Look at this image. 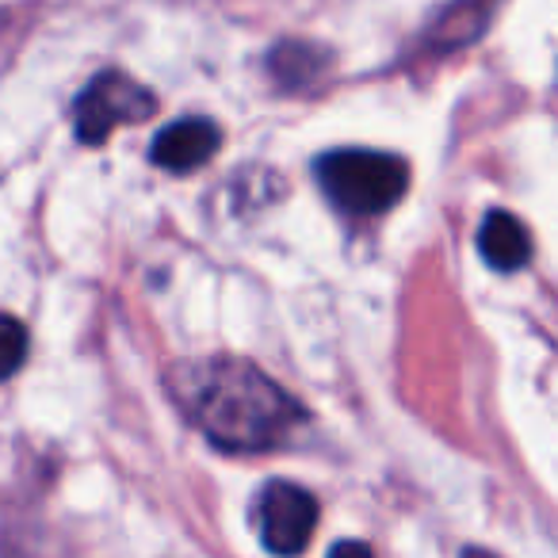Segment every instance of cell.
I'll return each mask as SVG.
<instances>
[{"label": "cell", "instance_id": "cell-1", "mask_svg": "<svg viewBox=\"0 0 558 558\" xmlns=\"http://www.w3.org/2000/svg\"><path fill=\"white\" fill-rule=\"evenodd\" d=\"M169 390L207 440L226 451H268L295 436L303 410L260 367L233 356L180 360Z\"/></svg>", "mask_w": 558, "mask_h": 558}, {"label": "cell", "instance_id": "cell-2", "mask_svg": "<svg viewBox=\"0 0 558 558\" xmlns=\"http://www.w3.org/2000/svg\"><path fill=\"white\" fill-rule=\"evenodd\" d=\"M314 177L326 199L349 215H383L410 187V169L402 157L379 149H333L318 157Z\"/></svg>", "mask_w": 558, "mask_h": 558}, {"label": "cell", "instance_id": "cell-3", "mask_svg": "<svg viewBox=\"0 0 558 558\" xmlns=\"http://www.w3.org/2000/svg\"><path fill=\"white\" fill-rule=\"evenodd\" d=\"M157 111V96L146 85L119 70H104L81 88L73 104V126L85 146H100L111 138V131L123 123H146Z\"/></svg>", "mask_w": 558, "mask_h": 558}, {"label": "cell", "instance_id": "cell-4", "mask_svg": "<svg viewBox=\"0 0 558 558\" xmlns=\"http://www.w3.org/2000/svg\"><path fill=\"white\" fill-rule=\"evenodd\" d=\"M256 527L276 555H299L318 527V501L295 482H268L256 497Z\"/></svg>", "mask_w": 558, "mask_h": 558}, {"label": "cell", "instance_id": "cell-5", "mask_svg": "<svg viewBox=\"0 0 558 558\" xmlns=\"http://www.w3.org/2000/svg\"><path fill=\"white\" fill-rule=\"evenodd\" d=\"M222 146V131L215 119H177L149 146V161L165 172H195Z\"/></svg>", "mask_w": 558, "mask_h": 558}, {"label": "cell", "instance_id": "cell-6", "mask_svg": "<svg viewBox=\"0 0 558 558\" xmlns=\"http://www.w3.org/2000/svg\"><path fill=\"white\" fill-rule=\"evenodd\" d=\"M478 253L489 268L497 271H520L532 260V238L509 210H489L486 222L478 226Z\"/></svg>", "mask_w": 558, "mask_h": 558}, {"label": "cell", "instance_id": "cell-7", "mask_svg": "<svg viewBox=\"0 0 558 558\" xmlns=\"http://www.w3.org/2000/svg\"><path fill=\"white\" fill-rule=\"evenodd\" d=\"M322 50L318 47H306V43H283V47L271 54V77L279 81V85L288 88H303L306 81L318 77V65H322Z\"/></svg>", "mask_w": 558, "mask_h": 558}, {"label": "cell", "instance_id": "cell-8", "mask_svg": "<svg viewBox=\"0 0 558 558\" xmlns=\"http://www.w3.org/2000/svg\"><path fill=\"white\" fill-rule=\"evenodd\" d=\"M27 360V329L12 314H0V383L24 367Z\"/></svg>", "mask_w": 558, "mask_h": 558}]
</instances>
